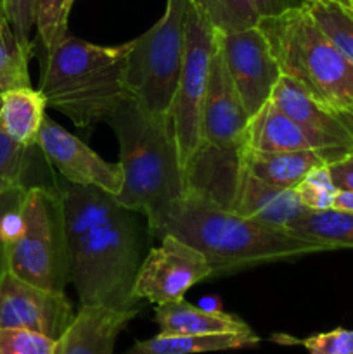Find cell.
I'll return each mask as SVG.
<instances>
[{"instance_id": "cell-1", "label": "cell", "mask_w": 353, "mask_h": 354, "mask_svg": "<svg viewBox=\"0 0 353 354\" xmlns=\"http://www.w3.org/2000/svg\"><path fill=\"white\" fill-rule=\"evenodd\" d=\"M149 230L156 237L173 235L203 252L211 277L327 251L314 239L260 223L196 192L173 201L149 223Z\"/></svg>"}, {"instance_id": "cell-2", "label": "cell", "mask_w": 353, "mask_h": 354, "mask_svg": "<svg viewBox=\"0 0 353 354\" xmlns=\"http://www.w3.org/2000/svg\"><path fill=\"white\" fill-rule=\"evenodd\" d=\"M128 41L97 45L66 33L45 50L40 92L47 107L69 118L76 128L106 121L114 107L127 99L125 59Z\"/></svg>"}, {"instance_id": "cell-3", "label": "cell", "mask_w": 353, "mask_h": 354, "mask_svg": "<svg viewBox=\"0 0 353 354\" xmlns=\"http://www.w3.org/2000/svg\"><path fill=\"white\" fill-rule=\"evenodd\" d=\"M104 123L113 128L120 145L123 187L116 201L125 209L144 214L151 223L185 194L170 124L156 123L128 97Z\"/></svg>"}, {"instance_id": "cell-4", "label": "cell", "mask_w": 353, "mask_h": 354, "mask_svg": "<svg viewBox=\"0 0 353 354\" xmlns=\"http://www.w3.org/2000/svg\"><path fill=\"white\" fill-rule=\"evenodd\" d=\"M248 123L249 116L215 38L201 120V142L185 171V192H196L220 206L230 207L248 149Z\"/></svg>"}, {"instance_id": "cell-5", "label": "cell", "mask_w": 353, "mask_h": 354, "mask_svg": "<svg viewBox=\"0 0 353 354\" xmlns=\"http://www.w3.org/2000/svg\"><path fill=\"white\" fill-rule=\"evenodd\" d=\"M280 73L334 113L353 106V66L336 48L307 6L258 19Z\"/></svg>"}, {"instance_id": "cell-6", "label": "cell", "mask_w": 353, "mask_h": 354, "mask_svg": "<svg viewBox=\"0 0 353 354\" xmlns=\"http://www.w3.org/2000/svg\"><path fill=\"white\" fill-rule=\"evenodd\" d=\"M134 211L99 228L69 249V282L80 306L138 308L135 280L141 268V228Z\"/></svg>"}, {"instance_id": "cell-7", "label": "cell", "mask_w": 353, "mask_h": 354, "mask_svg": "<svg viewBox=\"0 0 353 354\" xmlns=\"http://www.w3.org/2000/svg\"><path fill=\"white\" fill-rule=\"evenodd\" d=\"M189 0H166L163 16L141 37L128 41L125 92L156 123L170 124L185 50Z\"/></svg>"}, {"instance_id": "cell-8", "label": "cell", "mask_w": 353, "mask_h": 354, "mask_svg": "<svg viewBox=\"0 0 353 354\" xmlns=\"http://www.w3.org/2000/svg\"><path fill=\"white\" fill-rule=\"evenodd\" d=\"M9 272L26 282L64 290L69 252L62 227L61 194L28 187L23 201V232L7 249Z\"/></svg>"}, {"instance_id": "cell-9", "label": "cell", "mask_w": 353, "mask_h": 354, "mask_svg": "<svg viewBox=\"0 0 353 354\" xmlns=\"http://www.w3.org/2000/svg\"><path fill=\"white\" fill-rule=\"evenodd\" d=\"M215 50V28L197 7L189 2L185 19V50L179 86L170 111V130L176 159L185 171L201 142V120L210 82L211 55Z\"/></svg>"}, {"instance_id": "cell-10", "label": "cell", "mask_w": 353, "mask_h": 354, "mask_svg": "<svg viewBox=\"0 0 353 354\" xmlns=\"http://www.w3.org/2000/svg\"><path fill=\"white\" fill-rule=\"evenodd\" d=\"M215 38L246 114L255 116L269 102L282 76L265 33L255 24L239 30H215Z\"/></svg>"}, {"instance_id": "cell-11", "label": "cell", "mask_w": 353, "mask_h": 354, "mask_svg": "<svg viewBox=\"0 0 353 354\" xmlns=\"http://www.w3.org/2000/svg\"><path fill=\"white\" fill-rule=\"evenodd\" d=\"M159 241L161 244L141 263L135 280V297L156 306L183 301L196 283L211 277L208 259L196 248L173 235H163Z\"/></svg>"}, {"instance_id": "cell-12", "label": "cell", "mask_w": 353, "mask_h": 354, "mask_svg": "<svg viewBox=\"0 0 353 354\" xmlns=\"http://www.w3.org/2000/svg\"><path fill=\"white\" fill-rule=\"evenodd\" d=\"M75 311L64 290H52L7 270L0 280V328H23L57 341Z\"/></svg>"}, {"instance_id": "cell-13", "label": "cell", "mask_w": 353, "mask_h": 354, "mask_svg": "<svg viewBox=\"0 0 353 354\" xmlns=\"http://www.w3.org/2000/svg\"><path fill=\"white\" fill-rule=\"evenodd\" d=\"M37 145L64 182L97 187L114 197L121 192L123 171L120 162L102 159L85 142L48 116L44 118Z\"/></svg>"}, {"instance_id": "cell-14", "label": "cell", "mask_w": 353, "mask_h": 354, "mask_svg": "<svg viewBox=\"0 0 353 354\" xmlns=\"http://www.w3.org/2000/svg\"><path fill=\"white\" fill-rule=\"evenodd\" d=\"M270 100L310 131L327 151L348 152L353 149L352 118L322 106L293 80L280 76Z\"/></svg>"}, {"instance_id": "cell-15", "label": "cell", "mask_w": 353, "mask_h": 354, "mask_svg": "<svg viewBox=\"0 0 353 354\" xmlns=\"http://www.w3.org/2000/svg\"><path fill=\"white\" fill-rule=\"evenodd\" d=\"M137 315L138 308L80 306L71 324L55 341L54 354H113L118 335Z\"/></svg>"}, {"instance_id": "cell-16", "label": "cell", "mask_w": 353, "mask_h": 354, "mask_svg": "<svg viewBox=\"0 0 353 354\" xmlns=\"http://www.w3.org/2000/svg\"><path fill=\"white\" fill-rule=\"evenodd\" d=\"M230 209L270 227L291 228L310 209L300 203L294 189L269 185L242 168Z\"/></svg>"}, {"instance_id": "cell-17", "label": "cell", "mask_w": 353, "mask_h": 354, "mask_svg": "<svg viewBox=\"0 0 353 354\" xmlns=\"http://www.w3.org/2000/svg\"><path fill=\"white\" fill-rule=\"evenodd\" d=\"M59 194L68 252L87 235L114 223L128 213V209L118 203L116 197L97 187L64 182Z\"/></svg>"}, {"instance_id": "cell-18", "label": "cell", "mask_w": 353, "mask_h": 354, "mask_svg": "<svg viewBox=\"0 0 353 354\" xmlns=\"http://www.w3.org/2000/svg\"><path fill=\"white\" fill-rule=\"evenodd\" d=\"M345 152L341 151H286V152H256L246 151L242 168L269 185L279 189H296L311 169L331 165Z\"/></svg>"}, {"instance_id": "cell-19", "label": "cell", "mask_w": 353, "mask_h": 354, "mask_svg": "<svg viewBox=\"0 0 353 354\" xmlns=\"http://www.w3.org/2000/svg\"><path fill=\"white\" fill-rule=\"evenodd\" d=\"M246 145H248L246 151L256 152L307 151V149L327 151L310 131L287 116L272 100H269L255 116L249 118Z\"/></svg>"}, {"instance_id": "cell-20", "label": "cell", "mask_w": 353, "mask_h": 354, "mask_svg": "<svg viewBox=\"0 0 353 354\" xmlns=\"http://www.w3.org/2000/svg\"><path fill=\"white\" fill-rule=\"evenodd\" d=\"M154 320L159 327V334L165 335H208L251 330L248 324L235 315L220 310H206L185 301L158 304Z\"/></svg>"}, {"instance_id": "cell-21", "label": "cell", "mask_w": 353, "mask_h": 354, "mask_svg": "<svg viewBox=\"0 0 353 354\" xmlns=\"http://www.w3.org/2000/svg\"><path fill=\"white\" fill-rule=\"evenodd\" d=\"M45 109L44 93L31 85L6 90L0 95V124L16 144L31 149L37 145Z\"/></svg>"}, {"instance_id": "cell-22", "label": "cell", "mask_w": 353, "mask_h": 354, "mask_svg": "<svg viewBox=\"0 0 353 354\" xmlns=\"http://www.w3.org/2000/svg\"><path fill=\"white\" fill-rule=\"evenodd\" d=\"M260 337L249 332L208 335H165L158 334L145 341H137L125 354H197L230 351L256 346Z\"/></svg>"}, {"instance_id": "cell-23", "label": "cell", "mask_w": 353, "mask_h": 354, "mask_svg": "<svg viewBox=\"0 0 353 354\" xmlns=\"http://www.w3.org/2000/svg\"><path fill=\"white\" fill-rule=\"evenodd\" d=\"M289 230L320 242L327 251L353 249V213L346 211H308Z\"/></svg>"}, {"instance_id": "cell-24", "label": "cell", "mask_w": 353, "mask_h": 354, "mask_svg": "<svg viewBox=\"0 0 353 354\" xmlns=\"http://www.w3.org/2000/svg\"><path fill=\"white\" fill-rule=\"evenodd\" d=\"M33 48L21 44L0 7V88L2 92L17 86H30L28 61Z\"/></svg>"}, {"instance_id": "cell-25", "label": "cell", "mask_w": 353, "mask_h": 354, "mask_svg": "<svg viewBox=\"0 0 353 354\" xmlns=\"http://www.w3.org/2000/svg\"><path fill=\"white\" fill-rule=\"evenodd\" d=\"M75 0H37L35 2V28L42 45L47 50L68 33L69 10Z\"/></svg>"}, {"instance_id": "cell-26", "label": "cell", "mask_w": 353, "mask_h": 354, "mask_svg": "<svg viewBox=\"0 0 353 354\" xmlns=\"http://www.w3.org/2000/svg\"><path fill=\"white\" fill-rule=\"evenodd\" d=\"M296 196L300 203L310 211H325L334 207L338 189L332 182L329 165L317 166L307 175V178L296 187Z\"/></svg>"}, {"instance_id": "cell-27", "label": "cell", "mask_w": 353, "mask_h": 354, "mask_svg": "<svg viewBox=\"0 0 353 354\" xmlns=\"http://www.w3.org/2000/svg\"><path fill=\"white\" fill-rule=\"evenodd\" d=\"M272 339L282 344L303 346L308 354H353V330L343 327L307 339H294L291 335H273Z\"/></svg>"}, {"instance_id": "cell-28", "label": "cell", "mask_w": 353, "mask_h": 354, "mask_svg": "<svg viewBox=\"0 0 353 354\" xmlns=\"http://www.w3.org/2000/svg\"><path fill=\"white\" fill-rule=\"evenodd\" d=\"M30 149L21 147L3 131L0 124V194L23 182L26 156Z\"/></svg>"}, {"instance_id": "cell-29", "label": "cell", "mask_w": 353, "mask_h": 354, "mask_svg": "<svg viewBox=\"0 0 353 354\" xmlns=\"http://www.w3.org/2000/svg\"><path fill=\"white\" fill-rule=\"evenodd\" d=\"M55 339L23 328H0V354H54Z\"/></svg>"}, {"instance_id": "cell-30", "label": "cell", "mask_w": 353, "mask_h": 354, "mask_svg": "<svg viewBox=\"0 0 353 354\" xmlns=\"http://www.w3.org/2000/svg\"><path fill=\"white\" fill-rule=\"evenodd\" d=\"M35 2L37 0H0V7L12 28L17 40L28 48H33L30 40L35 28Z\"/></svg>"}, {"instance_id": "cell-31", "label": "cell", "mask_w": 353, "mask_h": 354, "mask_svg": "<svg viewBox=\"0 0 353 354\" xmlns=\"http://www.w3.org/2000/svg\"><path fill=\"white\" fill-rule=\"evenodd\" d=\"M26 190L28 187L24 185V183H19V185L10 187V189L3 190V192L0 194V221H2L3 214H6L10 207L16 206V204H19L21 201L24 199ZM7 270H9V261H7V244L2 241V237H0V280H2L3 273H6Z\"/></svg>"}, {"instance_id": "cell-32", "label": "cell", "mask_w": 353, "mask_h": 354, "mask_svg": "<svg viewBox=\"0 0 353 354\" xmlns=\"http://www.w3.org/2000/svg\"><path fill=\"white\" fill-rule=\"evenodd\" d=\"M336 189L353 192V149L329 165Z\"/></svg>"}, {"instance_id": "cell-33", "label": "cell", "mask_w": 353, "mask_h": 354, "mask_svg": "<svg viewBox=\"0 0 353 354\" xmlns=\"http://www.w3.org/2000/svg\"><path fill=\"white\" fill-rule=\"evenodd\" d=\"M307 0H251L256 14H258V19L277 16V14H282L284 10L293 9V7L301 6Z\"/></svg>"}, {"instance_id": "cell-34", "label": "cell", "mask_w": 353, "mask_h": 354, "mask_svg": "<svg viewBox=\"0 0 353 354\" xmlns=\"http://www.w3.org/2000/svg\"><path fill=\"white\" fill-rule=\"evenodd\" d=\"M332 209L353 213V192L338 190V194H336V199H334V207H332Z\"/></svg>"}, {"instance_id": "cell-35", "label": "cell", "mask_w": 353, "mask_h": 354, "mask_svg": "<svg viewBox=\"0 0 353 354\" xmlns=\"http://www.w3.org/2000/svg\"><path fill=\"white\" fill-rule=\"evenodd\" d=\"M341 3L346 7V9L350 10V12L353 14V0H348V2H341Z\"/></svg>"}, {"instance_id": "cell-36", "label": "cell", "mask_w": 353, "mask_h": 354, "mask_svg": "<svg viewBox=\"0 0 353 354\" xmlns=\"http://www.w3.org/2000/svg\"><path fill=\"white\" fill-rule=\"evenodd\" d=\"M345 114H348V116L350 118H352V120H353V106L352 107H350V109L348 111H346V113Z\"/></svg>"}, {"instance_id": "cell-37", "label": "cell", "mask_w": 353, "mask_h": 354, "mask_svg": "<svg viewBox=\"0 0 353 354\" xmlns=\"http://www.w3.org/2000/svg\"><path fill=\"white\" fill-rule=\"evenodd\" d=\"M338 2H348V0H338Z\"/></svg>"}, {"instance_id": "cell-38", "label": "cell", "mask_w": 353, "mask_h": 354, "mask_svg": "<svg viewBox=\"0 0 353 354\" xmlns=\"http://www.w3.org/2000/svg\"><path fill=\"white\" fill-rule=\"evenodd\" d=\"M0 95H2V88H0Z\"/></svg>"}]
</instances>
